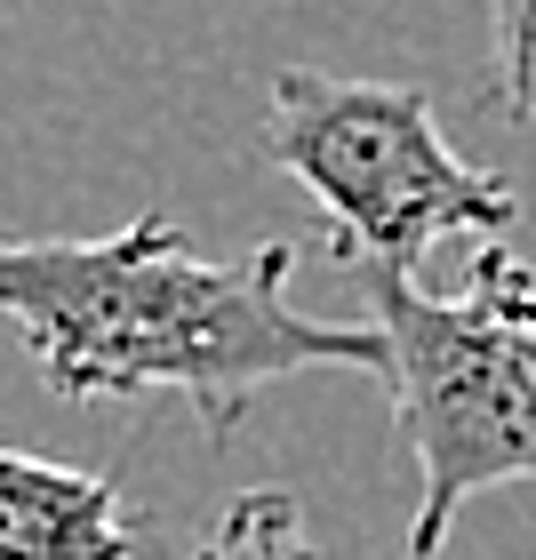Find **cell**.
I'll list each match as a JSON object with an SVG mask.
<instances>
[{"instance_id":"5b68a950","label":"cell","mask_w":536,"mask_h":560,"mask_svg":"<svg viewBox=\"0 0 536 560\" xmlns=\"http://www.w3.org/2000/svg\"><path fill=\"white\" fill-rule=\"evenodd\" d=\"M193 560H321V552L304 537V513L289 489H241Z\"/></svg>"},{"instance_id":"6da1fadb","label":"cell","mask_w":536,"mask_h":560,"mask_svg":"<svg viewBox=\"0 0 536 560\" xmlns=\"http://www.w3.org/2000/svg\"><path fill=\"white\" fill-rule=\"evenodd\" d=\"M296 248L200 257L185 224L144 209L96 241H0V328L57 400H185L224 448L248 400L304 369H361L385 385L369 320H321L289 296Z\"/></svg>"},{"instance_id":"8992f818","label":"cell","mask_w":536,"mask_h":560,"mask_svg":"<svg viewBox=\"0 0 536 560\" xmlns=\"http://www.w3.org/2000/svg\"><path fill=\"white\" fill-rule=\"evenodd\" d=\"M497 9V105L504 120L536 129V0H489Z\"/></svg>"},{"instance_id":"3957f363","label":"cell","mask_w":536,"mask_h":560,"mask_svg":"<svg viewBox=\"0 0 536 560\" xmlns=\"http://www.w3.org/2000/svg\"><path fill=\"white\" fill-rule=\"evenodd\" d=\"M257 144L280 176H296L321 200L328 257L345 272L417 280L441 241H497L521 217V192L473 168L448 144L432 96L408 81H337L289 65L272 72Z\"/></svg>"},{"instance_id":"7a4b0ae2","label":"cell","mask_w":536,"mask_h":560,"mask_svg":"<svg viewBox=\"0 0 536 560\" xmlns=\"http://www.w3.org/2000/svg\"><path fill=\"white\" fill-rule=\"evenodd\" d=\"M361 289L417 465L408 560H441L473 497L536 480V265L504 241H480L456 296H432L400 272H361Z\"/></svg>"},{"instance_id":"277c9868","label":"cell","mask_w":536,"mask_h":560,"mask_svg":"<svg viewBox=\"0 0 536 560\" xmlns=\"http://www.w3.org/2000/svg\"><path fill=\"white\" fill-rule=\"evenodd\" d=\"M0 560H137L120 480L0 448Z\"/></svg>"}]
</instances>
